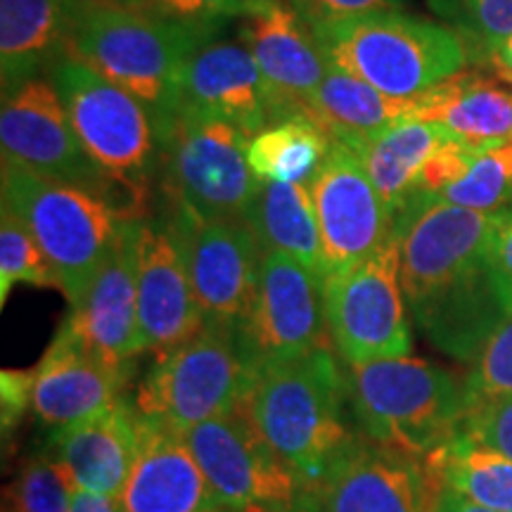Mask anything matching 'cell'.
Returning <instances> with one entry per match:
<instances>
[{"label":"cell","mask_w":512,"mask_h":512,"mask_svg":"<svg viewBox=\"0 0 512 512\" xmlns=\"http://www.w3.org/2000/svg\"><path fill=\"white\" fill-rule=\"evenodd\" d=\"M460 432L512 458V394L465 413Z\"/></svg>","instance_id":"37"},{"label":"cell","mask_w":512,"mask_h":512,"mask_svg":"<svg viewBox=\"0 0 512 512\" xmlns=\"http://www.w3.org/2000/svg\"><path fill=\"white\" fill-rule=\"evenodd\" d=\"M162 147L176 204L204 221L247 223L261 181L249 166V136L223 119L178 114Z\"/></svg>","instance_id":"10"},{"label":"cell","mask_w":512,"mask_h":512,"mask_svg":"<svg viewBox=\"0 0 512 512\" xmlns=\"http://www.w3.org/2000/svg\"><path fill=\"white\" fill-rule=\"evenodd\" d=\"M332 140L304 114L275 121L249 138V166L261 181L309 183L328 157Z\"/></svg>","instance_id":"30"},{"label":"cell","mask_w":512,"mask_h":512,"mask_svg":"<svg viewBox=\"0 0 512 512\" xmlns=\"http://www.w3.org/2000/svg\"><path fill=\"white\" fill-rule=\"evenodd\" d=\"M311 29L325 60L392 98H418L470 62V48L451 27L399 10Z\"/></svg>","instance_id":"4"},{"label":"cell","mask_w":512,"mask_h":512,"mask_svg":"<svg viewBox=\"0 0 512 512\" xmlns=\"http://www.w3.org/2000/svg\"><path fill=\"white\" fill-rule=\"evenodd\" d=\"M126 368L91 354L67 328H60L41 363L31 370V411L57 432L91 418L121 399Z\"/></svg>","instance_id":"21"},{"label":"cell","mask_w":512,"mask_h":512,"mask_svg":"<svg viewBox=\"0 0 512 512\" xmlns=\"http://www.w3.org/2000/svg\"><path fill=\"white\" fill-rule=\"evenodd\" d=\"M349 387L330 344L256 366L238 411L259 437L323 494L358 446L347 418Z\"/></svg>","instance_id":"1"},{"label":"cell","mask_w":512,"mask_h":512,"mask_svg":"<svg viewBox=\"0 0 512 512\" xmlns=\"http://www.w3.org/2000/svg\"><path fill=\"white\" fill-rule=\"evenodd\" d=\"M72 512H121L119 498L91 494V491H76Z\"/></svg>","instance_id":"42"},{"label":"cell","mask_w":512,"mask_h":512,"mask_svg":"<svg viewBox=\"0 0 512 512\" xmlns=\"http://www.w3.org/2000/svg\"><path fill=\"white\" fill-rule=\"evenodd\" d=\"M439 489L496 512H512V458L458 432L437 453L427 456Z\"/></svg>","instance_id":"29"},{"label":"cell","mask_w":512,"mask_h":512,"mask_svg":"<svg viewBox=\"0 0 512 512\" xmlns=\"http://www.w3.org/2000/svg\"><path fill=\"white\" fill-rule=\"evenodd\" d=\"M465 43L489 57L491 48L512 36V0H430Z\"/></svg>","instance_id":"34"},{"label":"cell","mask_w":512,"mask_h":512,"mask_svg":"<svg viewBox=\"0 0 512 512\" xmlns=\"http://www.w3.org/2000/svg\"><path fill=\"white\" fill-rule=\"evenodd\" d=\"M140 219H128L110 259L95 275L81 302L72 306L64 328L91 354L126 368L138 351V254Z\"/></svg>","instance_id":"18"},{"label":"cell","mask_w":512,"mask_h":512,"mask_svg":"<svg viewBox=\"0 0 512 512\" xmlns=\"http://www.w3.org/2000/svg\"><path fill=\"white\" fill-rule=\"evenodd\" d=\"M344 366L351 413L370 444L427 458L456 439L465 420V382L451 370L413 356Z\"/></svg>","instance_id":"3"},{"label":"cell","mask_w":512,"mask_h":512,"mask_svg":"<svg viewBox=\"0 0 512 512\" xmlns=\"http://www.w3.org/2000/svg\"><path fill=\"white\" fill-rule=\"evenodd\" d=\"M76 0H0L3 95L67 55Z\"/></svg>","instance_id":"25"},{"label":"cell","mask_w":512,"mask_h":512,"mask_svg":"<svg viewBox=\"0 0 512 512\" xmlns=\"http://www.w3.org/2000/svg\"><path fill=\"white\" fill-rule=\"evenodd\" d=\"M207 328L188 256L171 221L143 219L138 254V351L162 356Z\"/></svg>","instance_id":"16"},{"label":"cell","mask_w":512,"mask_h":512,"mask_svg":"<svg viewBox=\"0 0 512 512\" xmlns=\"http://www.w3.org/2000/svg\"><path fill=\"white\" fill-rule=\"evenodd\" d=\"M323 297L328 337L344 363L411 356L413 332L396 233L361 264L325 275Z\"/></svg>","instance_id":"9"},{"label":"cell","mask_w":512,"mask_h":512,"mask_svg":"<svg viewBox=\"0 0 512 512\" xmlns=\"http://www.w3.org/2000/svg\"><path fill=\"white\" fill-rule=\"evenodd\" d=\"M50 81L98 169L138 204L143 202L162 145L147 107L72 55L50 67Z\"/></svg>","instance_id":"6"},{"label":"cell","mask_w":512,"mask_h":512,"mask_svg":"<svg viewBox=\"0 0 512 512\" xmlns=\"http://www.w3.org/2000/svg\"><path fill=\"white\" fill-rule=\"evenodd\" d=\"M309 190L323 238L325 275L361 264L394 238L396 216L382 202L351 147L332 143Z\"/></svg>","instance_id":"14"},{"label":"cell","mask_w":512,"mask_h":512,"mask_svg":"<svg viewBox=\"0 0 512 512\" xmlns=\"http://www.w3.org/2000/svg\"><path fill=\"white\" fill-rule=\"evenodd\" d=\"M211 31L157 12L76 0L67 55L143 102L162 143L174 119L185 64Z\"/></svg>","instance_id":"2"},{"label":"cell","mask_w":512,"mask_h":512,"mask_svg":"<svg viewBox=\"0 0 512 512\" xmlns=\"http://www.w3.org/2000/svg\"><path fill=\"white\" fill-rule=\"evenodd\" d=\"M188 256L190 280L209 328L238 332L252 311L264 247L247 223L204 221L176 204L171 219Z\"/></svg>","instance_id":"13"},{"label":"cell","mask_w":512,"mask_h":512,"mask_svg":"<svg viewBox=\"0 0 512 512\" xmlns=\"http://www.w3.org/2000/svg\"><path fill=\"white\" fill-rule=\"evenodd\" d=\"M249 363L238 337L228 330L204 328L181 347L157 356L133 403L152 425L185 434L221 415L238 411L249 382Z\"/></svg>","instance_id":"7"},{"label":"cell","mask_w":512,"mask_h":512,"mask_svg":"<svg viewBox=\"0 0 512 512\" xmlns=\"http://www.w3.org/2000/svg\"><path fill=\"white\" fill-rule=\"evenodd\" d=\"M76 491L55 453L29 458L10 486V512H72Z\"/></svg>","instance_id":"33"},{"label":"cell","mask_w":512,"mask_h":512,"mask_svg":"<svg viewBox=\"0 0 512 512\" xmlns=\"http://www.w3.org/2000/svg\"><path fill=\"white\" fill-rule=\"evenodd\" d=\"M432 512H496V510L482 508V505L467 501V498L453 494V491L448 489H439Z\"/></svg>","instance_id":"43"},{"label":"cell","mask_w":512,"mask_h":512,"mask_svg":"<svg viewBox=\"0 0 512 512\" xmlns=\"http://www.w3.org/2000/svg\"><path fill=\"white\" fill-rule=\"evenodd\" d=\"M145 420L124 396L91 418L64 427L55 437V456L72 475L76 489L119 498L143 444Z\"/></svg>","instance_id":"22"},{"label":"cell","mask_w":512,"mask_h":512,"mask_svg":"<svg viewBox=\"0 0 512 512\" xmlns=\"http://www.w3.org/2000/svg\"><path fill=\"white\" fill-rule=\"evenodd\" d=\"M242 43L264 79L271 124L304 114L330 62L302 12L290 0H256L242 24Z\"/></svg>","instance_id":"15"},{"label":"cell","mask_w":512,"mask_h":512,"mask_svg":"<svg viewBox=\"0 0 512 512\" xmlns=\"http://www.w3.org/2000/svg\"><path fill=\"white\" fill-rule=\"evenodd\" d=\"M408 311L434 349L456 361L475 363L512 313V280L491 256L408 304Z\"/></svg>","instance_id":"17"},{"label":"cell","mask_w":512,"mask_h":512,"mask_svg":"<svg viewBox=\"0 0 512 512\" xmlns=\"http://www.w3.org/2000/svg\"><path fill=\"white\" fill-rule=\"evenodd\" d=\"M254 3L256 0H155L152 12L176 22L214 29L223 19L245 17Z\"/></svg>","instance_id":"38"},{"label":"cell","mask_w":512,"mask_h":512,"mask_svg":"<svg viewBox=\"0 0 512 512\" xmlns=\"http://www.w3.org/2000/svg\"><path fill=\"white\" fill-rule=\"evenodd\" d=\"M482 150L460 143L458 138L448 136L444 143L439 145V150L427 159L425 169H422L418 190L420 192H432V195H441L446 188L456 185L467 171H470L472 162ZM415 190V192H418Z\"/></svg>","instance_id":"36"},{"label":"cell","mask_w":512,"mask_h":512,"mask_svg":"<svg viewBox=\"0 0 512 512\" xmlns=\"http://www.w3.org/2000/svg\"><path fill=\"white\" fill-rule=\"evenodd\" d=\"M494 254L498 266L512 280V204L498 211L496 235H494Z\"/></svg>","instance_id":"41"},{"label":"cell","mask_w":512,"mask_h":512,"mask_svg":"<svg viewBox=\"0 0 512 512\" xmlns=\"http://www.w3.org/2000/svg\"><path fill=\"white\" fill-rule=\"evenodd\" d=\"M3 425L15 427L31 408V370H3Z\"/></svg>","instance_id":"40"},{"label":"cell","mask_w":512,"mask_h":512,"mask_svg":"<svg viewBox=\"0 0 512 512\" xmlns=\"http://www.w3.org/2000/svg\"><path fill=\"white\" fill-rule=\"evenodd\" d=\"M102 3H112L128 10H147V12L155 10V0H102Z\"/></svg>","instance_id":"45"},{"label":"cell","mask_w":512,"mask_h":512,"mask_svg":"<svg viewBox=\"0 0 512 512\" xmlns=\"http://www.w3.org/2000/svg\"><path fill=\"white\" fill-rule=\"evenodd\" d=\"M439 197L486 214H496L508 207L512 204V143L479 152L470 171Z\"/></svg>","instance_id":"31"},{"label":"cell","mask_w":512,"mask_h":512,"mask_svg":"<svg viewBox=\"0 0 512 512\" xmlns=\"http://www.w3.org/2000/svg\"><path fill=\"white\" fill-rule=\"evenodd\" d=\"M437 494L427 458L363 439L325 484L323 512H432Z\"/></svg>","instance_id":"20"},{"label":"cell","mask_w":512,"mask_h":512,"mask_svg":"<svg viewBox=\"0 0 512 512\" xmlns=\"http://www.w3.org/2000/svg\"><path fill=\"white\" fill-rule=\"evenodd\" d=\"M512 394V313L491 335L465 380V413Z\"/></svg>","instance_id":"35"},{"label":"cell","mask_w":512,"mask_h":512,"mask_svg":"<svg viewBox=\"0 0 512 512\" xmlns=\"http://www.w3.org/2000/svg\"><path fill=\"white\" fill-rule=\"evenodd\" d=\"M0 145L8 162L50 181L91 190L114 204L119 188L86 152L50 79L36 76L15 93L3 95Z\"/></svg>","instance_id":"11"},{"label":"cell","mask_w":512,"mask_h":512,"mask_svg":"<svg viewBox=\"0 0 512 512\" xmlns=\"http://www.w3.org/2000/svg\"><path fill=\"white\" fill-rule=\"evenodd\" d=\"M219 512H323V494L285 463L240 411L183 434Z\"/></svg>","instance_id":"8"},{"label":"cell","mask_w":512,"mask_h":512,"mask_svg":"<svg viewBox=\"0 0 512 512\" xmlns=\"http://www.w3.org/2000/svg\"><path fill=\"white\" fill-rule=\"evenodd\" d=\"M178 114L223 119L249 138L271 126L264 79L245 43L207 41L192 53L178 83Z\"/></svg>","instance_id":"19"},{"label":"cell","mask_w":512,"mask_h":512,"mask_svg":"<svg viewBox=\"0 0 512 512\" xmlns=\"http://www.w3.org/2000/svg\"><path fill=\"white\" fill-rule=\"evenodd\" d=\"M3 207L31 230L67 302L76 306L110 259L128 221L110 200L3 159Z\"/></svg>","instance_id":"5"},{"label":"cell","mask_w":512,"mask_h":512,"mask_svg":"<svg viewBox=\"0 0 512 512\" xmlns=\"http://www.w3.org/2000/svg\"><path fill=\"white\" fill-rule=\"evenodd\" d=\"M418 98H392L335 64L304 107V117L323 128L332 143L354 150L399 121L415 119Z\"/></svg>","instance_id":"26"},{"label":"cell","mask_w":512,"mask_h":512,"mask_svg":"<svg viewBox=\"0 0 512 512\" xmlns=\"http://www.w3.org/2000/svg\"><path fill=\"white\" fill-rule=\"evenodd\" d=\"M290 3L302 12L311 27H316V24L347 22L375 12L399 10L403 0H290Z\"/></svg>","instance_id":"39"},{"label":"cell","mask_w":512,"mask_h":512,"mask_svg":"<svg viewBox=\"0 0 512 512\" xmlns=\"http://www.w3.org/2000/svg\"><path fill=\"white\" fill-rule=\"evenodd\" d=\"M489 60L496 64L498 74H503L505 79L512 81V36L503 38V41L498 43V46L491 48Z\"/></svg>","instance_id":"44"},{"label":"cell","mask_w":512,"mask_h":512,"mask_svg":"<svg viewBox=\"0 0 512 512\" xmlns=\"http://www.w3.org/2000/svg\"><path fill=\"white\" fill-rule=\"evenodd\" d=\"M247 226L264 252H283L325 278V254L309 183L264 181Z\"/></svg>","instance_id":"28"},{"label":"cell","mask_w":512,"mask_h":512,"mask_svg":"<svg viewBox=\"0 0 512 512\" xmlns=\"http://www.w3.org/2000/svg\"><path fill=\"white\" fill-rule=\"evenodd\" d=\"M119 505L121 512H219L209 479L183 434L147 420Z\"/></svg>","instance_id":"23"},{"label":"cell","mask_w":512,"mask_h":512,"mask_svg":"<svg viewBox=\"0 0 512 512\" xmlns=\"http://www.w3.org/2000/svg\"><path fill=\"white\" fill-rule=\"evenodd\" d=\"M448 136L451 133L430 121L408 119L354 147L375 190L380 192L382 202L394 216L418 190L427 159L439 150Z\"/></svg>","instance_id":"27"},{"label":"cell","mask_w":512,"mask_h":512,"mask_svg":"<svg viewBox=\"0 0 512 512\" xmlns=\"http://www.w3.org/2000/svg\"><path fill=\"white\" fill-rule=\"evenodd\" d=\"M57 287L53 268L31 230L8 207L0 211V302H8L15 285Z\"/></svg>","instance_id":"32"},{"label":"cell","mask_w":512,"mask_h":512,"mask_svg":"<svg viewBox=\"0 0 512 512\" xmlns=\"http://www.w3.org/2000/svg\"><path fill=\"white\" fill-rule=\"evenodd\" d=\"M415 119L430 121L460 143L491 150L512 143V81L503 74L460 72L418 95Z\"/></svg>","instance_id":"24"},{"label":"cell","mask_w":512,"mask_h":512,"mask_svg":"<svg viewBox=\"0 0 512 512\" xmlns=\"http://www.w3.org/2000/svg\"><path fill=\"white\" fill-rule=\"evenodd\" d=\"M330 342L323 278L283 252H264L252 311L238 332L249 368L309 354Z\"/></svg>","instance_id":"12"}]
</instances>
